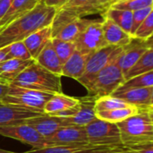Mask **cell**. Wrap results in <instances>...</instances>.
Returning a JSON list of instances; mask_svg holds the SVG:
<instances>
[{"label":"cell","instance_id":"6da1fadb","mask_svg":"<svg viewBox=\"0 0 153 153\" xmlns=\"http://www.w3.org/2000/svg\"><path fill=\"white\" fill-rule=\"evenodd\" d=\"M56 12V9L39 2L31 11L0 30V48L22 41L32 32L50 25Z\"/></svg>","mask_w":153,"mask_h":153},{"label":"cell","instance_id":"7a4b0ae2","mask_svg":"<svg viewBox=\"0 0 153 153\" xmlns=\"http://www.w3.org/2000/svg\"><path fill=\"white\" fill-rule=\"evenodd\" d=\"M153 108L141 109L135 115L117 123L125 148L153 143Z\"/></svg>","mask_w":153,"mask_h":153},{"label":"cell","instance_id":"3957f363","mask_svg":"<svg viewBox=\"0 0 153 153\" xmlns=\"http://www.w3.org/2000/svg\"><path fill=\"white\" fill-rule=\"evenodd\" d=\"M61 77L62 76L49 72L37 62L33 61L11 84L30 90L56 94L62 93Z\"/></svg>","mask_w":153,"mask_h":153},{"label":"cell","instance_id":"277c9868","mask_svg":"<svg viewBox=\"0 0 153 153\" xmlns=\"http://www.w3.org/2000/svg\"><path fill=\"white\" fill-rule=\"evenodd\" d=\"M119 53L117 54L97 74L93 82L87 88L88 96L98 99L103 96L111 95L125 82L124 74L117 65V56Z\"/></svg>","mask_w":153,"mask_h":153},{"label":"cell","instance_id":"5b68a950","mask_svg":"<svg viewBox=\"0 0 153 153\" xmlns=\"http://www.w3.org/2000/svg\"><path fill=\"white\" fill-rule=\"evenodd\" d=\"M52 96L53 94L51 93L9 84L7 93L0 102L6 105L23 108L37 113H44V106Z\"/></svg>","mask_w":153,"mask_h":153},{"label":"cell","instance_id":"8992f818","mask_svg":"<svg viewBox=\"0 0 153 153\" xmlns=\"http://www.w3.org/2000/svg\"><path fill=\"white\" fill-rule=\"evenodd\" d=\"M88 143L93 146H123L117 124L95 118L85 126Z\"/></svg>","mask_w":153,"mask_h":153},{"label":"cell","instance_id":"52a82bcc","mask_svg":"<svg viewBox=\"0 0 153 153\" xmlns=\"http://www.w3.org/2000/svg\"><path fill=\"white\" fill-rule=\"evenodd\" d=\"M122 48L107 45L92 53L86 64L83 74L77 81L86 89L93 82L97 74L109 63V61L120 51Z\"/></svg>","mask_w":153,"mask_h":153},{"label":"cell","instance_id":"ba28073f","mask_svg":"<svg viewBox=\"0 0 153 153\" xmlns=\"http://www.w3.org/2000/svg\"><path fill=\"white\" fill-rule=\"evenodd\" d=\"M74 43L76 50L86 54H92L107 46L102 31V17L94 19Z\"/></svg>","mask_w":153,"mask_h":153},{"label":"cell","instance_id":"9c48e42d","mask_svg":"<svg viewBox=\"0 0 153 153\" xmlns=\"http://www.w3.org/2000/svg\"><path fill=\"white\" fill-rule=\"evenodd\" d=\"M0 135L29 144L33 149L48 147L46 139L26 124L0 126Z\"/></svg>","mask_w":153,"mask_h":153},{"label":"cell","instance_id":"30bf717a","mask_svg":"<svg viewBox=\"0 0 153 153\" xmlns=\"http://www.w3.org/2000/svg\"><path fill=\"white\" fill-rule=\"evenodd\" d=\"M50 146H82L89 144L85 126H67L60 127L52 136L46 139Z\"/></svg>","mask_w":153,"mask_h":153},{"label":"cell","instance_id":"8fae6325","mask_svg":"<svg viewBox=\"0 0 153 153\" xmlns=\"http://www.w3.org/2000/svg\"><path fill=\"white\" fill-rule=\"evenodd\" d=\"M152 48V38L148 39H139L133 38L132 41L122 48L117 56V65L120 67L124 76L127 71L139 60V58L149 49Z\"/></svg>","mask_w":153,"mask_h":153},{"label":"cell","instance_id":"7c38bea8","mask_svg":"<svg viewBox=\"0 0 153 153\" xmlns=\"http://www.w3.org/2000/svg\"><path fill=\"white\" fill-rule=\"evenodd\" d=\"M111 95L137 107L139 110L153 108V86L115 91Z\"/></svg>","mask_w":153,"mask_h":153},{"label":"cell","instance_id":"4fadbf2b","mask_svg":"<svg viewBox=\"0 0 153 153\" xmlns=\"http://www.w3.org/2000/svg\"><path fill=\"white\" fill-rule=\"evenodd\" d=\"M124 146H50L41 149H32L23 153H113L125 151Z\"/></svg>","mask_w":153,"mask_h":153},{"label":"cell","instance_id":"5bb4252c","mask_svg":"<svg viewBox=\"0 0 153 153\" xmlns=\"http://www.w3.org/2000/svg\"><path fill=\"white\" fill-rule=\"evenodd\" d=\"M23 124L31 126L45 139L52 136L60 127L65 126L62 117L48 114H40L36 117L25 119Z\"/></svg>","mask_w":153,"mask_h":153},{"label":"cell","instance_id":"9a60e30c","mask_svg":"<svg viewBox=\"0 0 153 153\" xmlns=\"http://www.w3.org/2000/svg\"><path fill=\"white\" fill-rule=\"evenodd\" d=\"M95 100L92 97L85 96L79 99V108L77 112L70 117H62L65 126H86L92 122L96 117L94 103Z\"/></svg>","mask_w":153,"mask_h":153},{"label":"cell","instance_id":"2e32d148","mask_svg":"<svg viewBox=\"0 0 153 153\" xmlns=\"http://www.w3.org/2000/svg\"><path fill=\"white\" fill-rule=\"evenodd\" d=\"M101 17L103 36L108 45L123 48L132 41L133 36L130 33L125 31L110 19L105 16Z\"/></svg>","mask_w":153,"mask_h":153},{"label":"cell","instance_id":"e0dca14e","mask_svg":"<svg viewBox=\"0 0 153 153\" xmlns=\"http://www.w3.org/2000/svg\"><path fill=\"white\" fill-rule=\"evenodd\" d=\"M43 113H37L23 108L6 105L0 102V126L21 125L23 124L25 119Z\"/></svg>","mask_w":153,"mask_h":153},{"label":"cell","instance_id":"ac0fdd59","mask_svg":"<svg viewBox=\"0 0 153 153\" xmlns=\"http://www.w3.org/2000/svg\"><path fill=\"white\" fill-rule=\"evenodd\" d=\"M52 29L50 24L32 32L22 41L26 46L31 58L35 60L40 51L52 39Z\"/></svg>","mask_w":153,"mask_h":153},{"label":"cell","instance_id":"d6986e66","mask_svg":"<svg viewBox=\"0 0 153 153\" xmlns=\"http://www.w3.org/2000/svg\"><path fill=\"white\" fill-rule=\"evenodd\" d=\"M91 54L82 53L75 50L62 65V76L78 80L83 74L87 61Z\"/></svg>","mask_w":153,"mask_h":153},{"label":"cell","instance_id":"ffe728a7","mask_svg":"<svg viewBox=\"0 0 153 153\" xmlns=\"http://www.w3.org/2000/svg\"><path fill=\"white\" fill-rule=\"evenodd\" d=\"M34 60H22L16 58L5 59L0 63V82L11 84L13 80Z\"/></svg>","mask_w":153,"mask_h":153},{"label":"cell","instance_id":"44dd1931","mask_svg":"<svg viewBox=\"0 0 153 153\" xmlns=\"http://www.w3.org/2000/svg\"><path fill=\"white\" fill-rule=\"evenodd\" d=\"M39 3V0H13L5 14L0 20V30L31 11Z\"/></svg>","mask_w":153,"mask_h":153},{"label":"cell","instance_id":"7402d4cb","mask_svg":"<svg viewBox=\"0 0 153 153\" xmlns=\"http://www.w3.org/2000/svg\"><path fill=\"white\" fill-rule=\"evenodd\" d=\"M34 61L37 62L39 65H40L45 69L48 70L49 72L62 76L61 73H62V65H63L60 62V60L53 48L51 40L40 51V53L39 54V56H37V58Z\"/></svg>","mask_w":153,"mask_h":153},{"label":"cell","instance_id":"603a6c76","mask_svg":"<svg viewBox=\"0 0 153 153\" xmlns=\"http://www.w3.org/2000/svg\"><path fill=\"white\" fill-rule=\"evenodd\" d=\"M92 21H93V19L90 20V19H86L85 17L76 19L74 21L67 23L64 27H62L55 34V36L53 38H56V39L65 40V41L74 42L77 39V38L79 37V35L84 30V29Z\"/></svg>","mask_w":153,"mask_h":153},{"label":"cell","instance_id":"cb8c5ba5","mask_svg":"<svg viewBox=\"0 0 153 153\" xmlns=\"http://www.w3.org/2000/svg\"><path fill=\"white\" fill-rule=\"evenodd\" d=\"M79 103V99L66 96L63 93H56L46 102L43 112L45 114L53 115L70 109Z\"/></svg>","mask_w":153,"mask_h":153},{"label":"cell","instance_id":"d4e9b609","mask_svg":"<svg viewBox=\"0 0 153 153\" xmlns=\"http://www.w3.org/2000/svg\"><path fill=\"white\" fill-rule=\"evenodd\" d=\"M138 111H139V108L137 107L129 105L125 108H116L112 110L99 111V112H96L95 115H96V117L100 120L117 124L118 122H121L135 115L136 113H138Z\"/></svg>","mask_w":153,"mask_h":153},{"label":"cell","instance_id":"484cf974","mask_svg":"<svg viewBox=\"0 0 153 153\" xmlns=\"http://www.w3.org/2000/svg\"><path fill=\"white\" fill-rule=\"evenodd\" d=\"M102 16L110 19L120 28H122L125 31L131 34L133 23V12L109 7Z\"/></svg>","mask_w":153,"mask_h":153},{"label":"cell","instance_id":"4316f807","mask_svg":"<svg viewBox=\"0 0 153 153\" xmlns=\"http://www.w3.org/2000/svg\"><path fill=\"white\" fill-rule=\"evenodd\" d=\"M150 71H153V49L149 48L125 74V81Z\"/></svg>","mask_w":153,"mask_h":153},{"label":"cell","instance_id":"83f0119b","mask_svg":"<svg viewBox=\"0 0 153 153\" xmlns=\"http://www.w3.org/2000/svg\"><path fill=\"white\" fill-rule=\"evenodd\" d=\"M153 86V71L134 76L126 80L116 91H123L133 88H144Z\"/></svg>","mask_w":153,"mask_h":153},{"label":"cell","instance_id":"f1b7e54d","mask_svg":"<svg viewBox=\"0 0 153 153\" xmlns=\"http://www.w3.org/2000/svg\"><path fill=\"white\" fill-rule=\"evenodd\" d=\"M127 102L125 100L114 97L112 95H108V96H103L100 98H98L95 100L94 103V109L95 113L99 111H105V110H112L116 108H125L129 106Z\"/></svg>","mask_w":153,"mask_h":153},{"label":"cell","instance_id":"f546056e","mask_svg":"<svg viewBox=\"0 0 153 153\" xmlns=\"http://www.w3.org/2000/svg\"><path fill=\"white\" fill-rule=\"evenodd\" d=\"M53 48L62 63V65L71 56V55L76 50L75 44L74 42L62 40L56 38H52L51 39Z\"/></svg>","mask_w":153,"mask_h":153},{"label":"cell","instance_id":"4dcf8cb0","mask_svg":"<svg viewBox=\"0 0 153 153\" xmlns=\"http://www.w3.org/2000/svg\"><path fill=\"white\" fill-rule=\"evenodd\" d=\"M6 47H7L6 59L16 58V59H22V60H33L26 46L24 45L23 41H17Z\"/></svg>","mask_w":153,"mask_h":153},{"label":"cell","instance_id":"1f68e13d","mask_svg":"<svg viewBox=\"0 0 153 153\" xmlns=\"http://www.w3.org/2000/svg\"><path fill=\"white\" fill-rule=\"evenodd\" d=\"M152 5H153V0H117L110 7L134 12Z\"/></svg>","mask_w":153,"mask_h":153},{"label":"cell","instance_id":"d6a6232c","mask_svg":"<svg viewBox=\"0 0 153 153\" xmlns=\"http://www.w3.org/2000/svg\"><path fill=\"white\" fill-rule=\"evenodd\" d=\"M153 34V12L140 24L137 30L133 34V38L139 39H148L152 38Z\"/></svg>","mask_w":153,"mask_h":153},{"label":"cell","instance_id":"836d02e7","mask_svg":"<svg viewBox=\"0 0 153 153\" xmlns=\"http://www.w3.org/2000/svg\"><path fill=\"white\" fill-rule=\"evenodd\" d=\"M153 12V5L141 8L138 10H135L133 12V23H132V29H131V35L134 33V31L137 30V28L140 26V24L146 19V17Z\"/></svg>","mask_w":153,"mask_h":153},{"label":"cell","instance_id":"e575fe53","mask_svg":"<svg viewBox=\"0 0 153 153\" xmlns=\"http://www.w3.org/2000/svg\"><path fill=\"white\" fill-rule=\"evenodd\" d=\"M125 149L128 153H153V143L134 145Z\"/></svg>","mask_w":153,"mask_h":153},{"label":"cell","instance_id":"d590c367","mask_svg":"<svg viewBox=\"0 0 153 153\" xmlns=\"http://www.w3.org/2000/svg\"><path fill=\"white\" fill-rule=\"evenodd\" d=\"M69 0H44L43 3L50 7H53L55 9H60L64 7Z\"/></svg>","mask_w":153,"mask_h":153},{"label":"cell","instance_id":"8d00e7d4","mask_svg":"<svg viewBox=\"0 0 153 153\" xmlns=\"http://www.w3.org/2000/svg\"><path fill=\"white\" fill-rule=\"evenodd\" d=\"M94 0H69L65 5L66 7H80L92 3Z\"/></svg>","mask_w":153,"mask_h":153},{"label":"cell","instance_id":"74e56055","mask_svg":"<svg viewBox=\"0 0 153 153\" xmlns=\"http://www.w3.org/2000/svg\"><path fill=\"white\" fill-rule=\"evenodd\" d=\"M96 2V4L99 5V7L103 11V13H105V12L116 2V0H94ZM103 13V14H104ZM102 16V15H101Z\"/></svg>","mask_w":153,"mask_h":153},{"label":"cell","instance_id":"f35d334b","mask_svg":"<svg viewBox=\"0 0 153 153\" xmlns=\"http://www.w3.org/2000/svg\"><path fill=\"white\" fill-rule=\"evenodd\" d=\"M13 0H0V20L5 14Z\"/></svg>","mask_w":153,"mask_h":153},{"label":"cell","instance_id":"ab89813d","mask_svg":"<svg viewBox=\"0 0 153 153\" xmlns=\"http://www.w3.org/2000/svg\"><path fill=\"white\" fill-rule=\"evenodd\" d=\"M9 85L7 84H4L0 82V101L2 100V99L5 96V94L7 93Z\"/></svg>","mask_w":153,"mask_h":153},{"label":"cell","instance_id":"60d3db41","mask_svg":"<svg viewBox=\"0 0 153 153\" xmlns=\"http://www.w3.org/2000/svg\"><path fill=\"white\" fill-rule=\"evenodd\" d=\"M12 152H9V151H6V150H3V149H0V153H11Z\"/></svg>","mask_w":153,"mask_h":153},{"label":"cell","instance_id":"b9f144b4","mask_svg":"<svg viewBox=\"0 0 153 153\" xmlns=\"http://www.w3.org/2000/svg\"><path fill=\"white\" fill-rule=\"evenodd\" d=\"M113 153H128V152L125 150V151H122V152H113Z\"/></svg>","mask_w":153,"mask_h":153},{"label":"cell","instance_id":"7bdbcfd3","mask_svg":"<svg viewBox=\"0 0 153 153\" xmlns=\"http://www.w3.org/2000/svg\"><path fill=\"white\" fill-rule=\"evenodd\" d=\"M44 0H39V2H43Z\"/></svg>","mask_w":153,"mask_h":153},{"label":"cell","instance_id":"ee69618b","mask_svg":"<svg viewBox=\"0 0 153 153\" xmlns=\"http://www.w3.org/2000/svg\"><path fill=\"white\" fill-rule=\"evenodd\" d=\"M11 153H16V152H11Z\"/></svg>","mask_w":153,"mask_h":153},{"label":"cell","instance_id":"f6af8a7d","mask_svg":"<svg viewBox=\"0 0 153 153\" xmlns=\"http://www.w3.org/2000/svg\"><path fill=\"white\" fill-rule=\"evenodd\" d=\"M116 1H117V0H116Z\"/></svg>","mask_w":153,"mask_h":153}]
</instances>
